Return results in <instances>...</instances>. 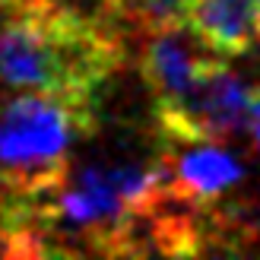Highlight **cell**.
I'll return each instance as SVG.
<instances>
[{"label":"cell","mask_w":260,"mask_h":260,"mask_svg":"<svg viewBox=\"0 0 260 260\" xmlns=\"http://www.w3.org/2000/svg\"><path fill=\"white\" fill-rule=\"evenodd\" d=\"M10 4H13V0H0V10H7Z\"/></svg>","instance_id":"cell-9"},{"label":"cell","mask_w":260,"mask_h":260,"mask_svg":"<svg viewBox=\"0 0 260 260\" xmlns=\"http://www.w3.org/2000/svg\"><path fill=\"white\" fill-rule=\"evenodd\" d=\"M184 25L216 57H241L260 42L257 0H187Z\"/></svg>","instance_id":"cell-6"},{"label":"cell","mask_w":260,"mask_h":260,"mask_svg":"<svg viewBox=\"0 0 260 260\" xmlns=\"http://www.w3.org/2000/svg\"><path fill=\"white\" fill-rule=\"evenodd\" d=\"M210 57L213 51H206L184 22L146 32L140 48V76L152 95V105L184 95Z\"/></svg>","instance_id":"cell-5"},{"label":"cell","mask_w":260,"mask_h":260,"mask_svg":"<svg viewBox=\"0 0 260 260\" xmlns=\"http://www.w3.org/2000/svg\"><path fill=\"white\" fill-rule=\"evenodd\" d=\"M257 7H260V0H257Z\"/></svg>","instance_id":"cell-10"},{"label":"cell","mask_w":260,"mask_h":260,"mask_svg":"<svg viewBox=\"0 0 260 260\" xmlns=\"http://www.w3.org/2000/svg\"><path fill=\"white\" fill-rule=\"evenodd\" d=\"M118 19L89 16L63 0H13L0 22V83L95 99L124 70Z\"/></svg>","instance_id":"cell-1"},{"label":"cell","mask_w":260,"mask_h":260,"mask_svg":"<svg viewBox=\"0 0 260 260\" xmlns=\"http://www.w3.org/2000/svg\"><path fill=\"white\" fill-rule=\"evenodd\" d=\"M155 4V0H102V13H108L111 19H118L124 25H134L140 29L143 16H146V10Z\"/></svg>","instance_id":"cell-7"},{"label":"cell","mask_w":260,"mask_h":260,"mask_svg":"<svg viewBox=\"0 0 260 260\" xmlns=\"http://www.w3.org/2000/svg\"><path fill=\"white\" fill-rule=\"evenodd\" d=\"M95 127V99L38 89L0 92V203L51 193L70 175L73 146Z\"/></svg>","instance_id":"cell-2"},{"label":"cell","mask_w":260,"mask_h":260,"mask_svg":"<svg viewBox=\"0 0 260 260\" xmlns=\"http://www.w3.org/2000/svg\"><path fill=\"white\" fill-rule=\"evenodd\" d=\"M254 89L225 63L210 57L184 95L155 105L159 137L172 143H229L251 124Z\"/></svg>","instance_id":"cell-3"},{"label":"cell","mask_w":260,"mask_h":260,"mask_svg":"<svg viewBox=\"0 0 260 260\" xmlns=\"http://www.w3.org/2000/svg\"><path fill=\"white\" fill-rule=\"evenodd\" d=\"M251 130L260 146V86H254V99H251Z\"/></svg>","instance_id":"cell-8"},{"label":"cell","mask_w":260,"mask_h":260,"mask_svg":"<svg viewBox=\"0 0 260 260\" xmlns=\"http://www.w3.org/2000/svg\"><path fill=\"white\" fill-rule=\"evenodd\" d=\"M162 143L172 200H181L193 210H206L244 178L241 162L222 149V143Z\"/></svg>","instance_id":"cell-4"}]
</instances>
